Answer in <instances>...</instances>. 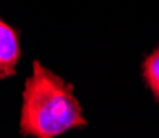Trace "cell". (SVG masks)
Instances as JSON below:
<instances>
[{
  "label": "cell",
  "mask_w": 159,
  "mask_h": 138,
  "mask_svg": "<svg viewBox=\"0 0 159 138\" xmlns=\"http://www.w3.org/2000/svg\"><path fill=\"white\" fill-rule=\"evenodd\" d=\"M144 78H146L154 98L159 102V47L144 62Z\"/></svg>",
  "instance_id": "obj_3"
},
{
  "label": "cell",
  "mask_w": 159,
  "mask_h": 138,
  "mask_svg": "<svg viewBox=\"0 0 159 138\" xmlns=\"http://www.w3.org/2000/svg\"><path fill=\"white\" fill-rule=\"evenodd\" d=\"M81 107L68 85L42 63L33 62V73L25 82L22 126L23 135L53 138L76 126H83Z\"/></svg>",
  "instance_id": "obj_1"
},
{
  "label": "cell",
  "mask_w": 159,
  "mask_h": 138,
  "mask_svg": "<svg viewBox=\"0 0 159 138\" xmlns=\"http://www.w3.org/2000/svg\"><path fill=\"white\" fill-rule=\"evenodd\" d=\"M18 33L13 27L0 20V80L15 75V68L20 60Z\"/></svg>",
  "instance_id": "obj_2"
}]
</instances>
